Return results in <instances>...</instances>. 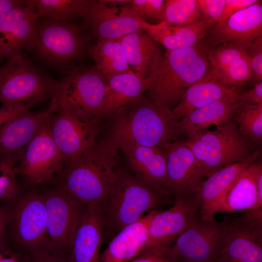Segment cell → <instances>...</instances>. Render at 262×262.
<instances>
[{
	"label": "cell",
	"instance_id": "6da1fadb",
	"mask_svg": "<svg viewBox=\"0 0 262 262\" xmlns=\"http://www.w3.org/2000/svg\"><path fill=\"white\" fill-rule=\"evenodd\" d=\"M117 150L107 138L96 142L65 166L59 176L60 189L84 205L103 207L119 172L115 162Z\"/></svg>",
	"mask_w": 262,
	"mask_h": 262
},
{
	"label": "cell",
	"instance_id": "7a4b0ae2",
	"mask_svg": "<svg viewBox=\"0 0 262 262\" xmlns=\"http://www.w3.org/2000/svg\"><path fill=\"white\" fill-rule=\"evenodd\" d=\"M115 116L107 139L118 149L131 145L162 148L181 134L170 109L143 97Z\"/></svg>",
	"mask_w": 262,
	"mask_h": 262
},
{
	"label": "cell",
	"instance_id": "3957f363",
	"mask_svg": "<svg viewBox=\"0 0 262 262\" xmlns=\"http://www.w3.org/2000/svg\"><path fill=\"white\" fill-rule=\"evenodd\" d=\"M212 71L202 44L167 50L159 56L148 77L149 99L170 109L190 86Z\"/></svg>",
	"mask_w": 262,
	"mask_h": 262
},
{
	"label": "cell",
	"instance_id": "277c9868",
	"mask_svg": "<svg viewBox=\"0 0 262 262\" xmlns=\"http://www.w3.org/2000/svg\"><path fill=\"white\" fill-rule=\"evenodd\" d=\"M106 81L95 66L74 68L55 81L49 109L52 113L65 110L79 119L99 118Z\"/></svg>",
	"mask_w": 262,
	"mask_h": 262
},
{
	"label": "cell",
	"instance_id": "5b68a950",
	"mask_svg": "<svg viewBox=\"0 0 262 262\" xmlns=\"http://www.w3.org/2000/svg\"><path fill=\"white\" fill-rule=\"evenodd\" d=\"M167 198L134 176L119 171L102 207L105 227L108 226L117 234L146 211L167 202Z\"/></svg>",
	"mask_w": 262,
	"mask_h": 262
},
{
	"label": "cell",
	"instance_id": "8992f818",
	"mask_svg": "<svg viewBox=\"0 0 262 262\" xmlns=\"http://www.w3.org/2000/svg\"><path fill=\"white\" fill-rule=\"evenodd\" d=\"M88 48L87 37L77 25L48 18L38 21L34 38L27 47L48 65L66 73Z\"/></svg>",
	"mask_w": 262,
	"mask_h": 262
},
{
	"label": "cell",
	"instance_id": "52a82bcc",
	"mask_svg": "<svg viewBox=\"0 0 262 262\" xmlns=\"http://www.w3.org/2000/svg\"><path fill=\"white\" fill-rule=\"evenodd\" d=\"M0 68V102L17 107L50 99L55 81L34 66L22 51Z\"/></svg>",
	"mask_w": 262,
	"mask_h": 262
},
{
	"label": "cell",
	"instance_id": "ba28073f",
	"mask_svg": "<svg viewBox=\"0 0 262 262\" xmlns=\"http://www.w3.org/2000/svg\"><path fill=\"white\" fill-rule=\"evenodd\" d=\"M46 210V248L67 258L86 205L59 189L43 195Z\"/></svg>",
	"mask_w": 262,
	"mask_h": 262
},
{
	"label": "cell",
	"instance_id": "9c48e42d",
	"mask_svg": "<svg viewBox=\"0 0 262 262\" xmlns=\"http://www.w3.org/2000/svg\"><path fill=\"white\" fill-rule=\"evenodd\" d=\"M131 0H89L82 16L98 41L116 39L149 26L135 13Z\"/></svg>",
	"mask_w": 262,
	"mask_h": 262
},
{
	"label": "cell",
	"instance_id": "30bf717a",
	"mask_svg": "<svg viewBox=\"0 0 262 262\" xmlns=\"http://www.w3.org/2000/svg\"><path fill=\"white\" fill-rule=\"evenodd\" d=\"M227 228V220L204 219L199 213L172 246L176 262H216Z\"/></svg>",
	"mask_w": 262,
	"mask_h": 262
},
{
	"label": "cell",
	"instance_id": "8fae6325",
	"mask_svg": "<svg viewBox=\"0 0 262 262\" xmlns=\"http://www.w3.org/2000/svg\"><path fill=\"white\" fill-rule=\"evenodd\" d=\"M216 262H262V208L246 211L227 228Z\"/></svg>",
	"mask_w": 262,
	"mask_h": 262
},
{
	"label": "cell",
	"instance_id": "7c38bea8",
	"mask_svg": "<svg viewBox=\"0 0 262 262\" xmlns=\"http://www.w3.org/2000/svg\"><path fill=\"white\" fill-rule=\"evenodd\" d=\"M48 120L29 143L15 165L16 175L38 184L51 180L66 166L65 159L50 132Z\"/></svg>",
	"mask_w": 262,
	"mask_h": 262
},
{
	"label": "cell",
	"instance_id": "4fadbf2b",
	"mask_svg": "<svg viewBox=\"0 0 262 262\" xmlns=\"http://www.w3.org/2000/svg\"><path fill=\"white\" fill-rule=\"evenodd\" d=\"M55 112L49 118V127L66 165L79 158L96 143L100 131V119L84 121L65 110Z\"/></svg>",
	"mask_w": 262,
	"mask_h": 262
},
{
	"label": "cell",
	"instance_id": "5bb4252c",
	"mask_svg": "<svg viewBox=\"0 0 262 262\" xmlns=\"http://www.w3.org/2000/svg\"><path fill=\"white\" fill-rule=\"evenodd\" d=\"M194 134L203 143L206 152L203 170L205 179L229 164L246 160L253 153L233 120L217 127L213 131H205Z\"/></svg>",
	"mask_w": 262,
	"mask_h": 262
},
{
	"label": "cell",
	"instance_id": "9a60e30c",
	"mask_svg": "<svg viewBox=\"0 0 262 262\" xmlns=\"http://www.w3.org/2000/svg\"><path fill=\"white\" fill-rule=\"evenodd\" d=\"M8 214V224L16 242L29 253L46 248L47 215L43 195L30 193L20 199Z\"/></svg>",
	"mask_w": 262,
	"mask_h": 262
},
{
	"label": "cell",
	"instance_id": "2e32d148",
	"mask_svg": "<svg viewBox=\"0 0 262 262\" xmlns=\"http://www.w3.org/2000/svg\"><path fill=\"white\" fill-rule=\"evenodd\" d=\"M162 149L166 154L169 195L174 200L194 197L205 178L191 150L182 141L166 143Z\"/></svg>",
	"mask_w": 262,
	"mask_h": 262
},
{
	"label": "cell",
	"instance_id": "e0dca14e",
	"mask_svg": "<svg viewBox=\"0 0 262 262\" xmlns=\"http://www.w3.org/2000/svg\"><path fill=\"white\" fill-rule=\"evenodd\" d=\"M262 36V6L258 2L217 22L206 37L204 46L233 43L246 50Z\"/></svg>",
	"mask_w": 262,
	"mask_h": 262
},
{
	"label": "cell",
	"instance_id": "ac0fdd59",
	"mask_svg": "<svg viewBox=\"0 0 262 262\" xmlns=\"http://www.w3.org/2000/svg\"><path fill=\"white\" fill-rule=\"evenodd\" d=\"M52 112H24L13 117L0 128V160L16 164L29 143Z\"/></svg>",
	"mask_w": 262,
	"mask_h": 262
},
{
	"label": "cell",
	"instance_id": "d6986e66",
	"mask_svg": "<svg viewBox=\"0 0 262 262\" xmlns=\"http://www.w3.org/2000/svg\"><path fill=\"white\" fill-rule=\"evenodd\" d=\"M39 18L25 2L0 15V58L27 48L34 38Z\"/></svg>",
	"mask_w": 262,
	"mask_h": 262
},
{
	"label": "cell",
	"instance_id": "ffe728a7",
	"mask_svg": "<svg viewBox=\"0 0 262 262\" xmlns=\"http://www.w3.org/2000/svg\"><path fill=\"white\" fill-rule=\"evenodd\" d=\"M174 201V205L169 209L156 210L148 224L146 249L155 246L167 245L181 233L199 213L194 197Z\"/></svg>",
	"mask_w": 262,
	"mask_h": 262
},
{
	"label": "cell",
	"instance_id": "44dd1931",
	"mask_svg": "<svg viewBox=\"0 0 262 262\" xmlns=\"http://www.w3.org/2000/svg\"><path fill=\"white\" fill-rule=\"evenodd\" d=\"M260 153L255 151L246 160L229 164L208 177L200 184L194 198L201 217L215 219L219 203L225 193L243 171L255 162Z\"/></svg>",
	"mask_w": 262,
	"mask_h": 262
},
{
	"label": "cell",
	"instance_id": "7402d4cb",
	"mask_svg": "<svg viewBox=\"0 0 262 262\" xmlns=\"http://www.w3.org/2000/svg\"><path fill=\"white\" fill-rule=\"evenodd\" d=\"M104 228L102 206L87 205L66 258L67 262H100Z\"/></svg>",
	"mask_w": 262,
	"mask_h": 262
},
{
	"label": "cell",
	"instance_id": "603a6c76",
	"mask_svg": "<svg viewBox=\"0 0 262 262\" xmlns=\"http://www.w3.org/2000/svg\"><path fill=\"white\" fill-rule=\"evenodd\" d=\"M140 181L168 197L166 172V158L164 149L156 147L131 145L120 149Z\"/></svg>",
	"mask_w": 262,
	"mask_h": 262
},
{
	"label": "cell",
	"instance_id": "cb8c5ba5",
	"mask_svg": "<svg viewBox=\"0 0 262 262\" xmlns=\"http://www.w3.org/2000/svg\"><path fill=\"white\" fill-rule=\"evenodd\" d=\"M262 208V166L255 162L242 172L221 199L217 213Z\"/></svg>",
	"mask_w": 262,
	"mask_h": 262
},
{
	"label": "cell",
	"instance_id": "d4e9b609",
	"mask_svg": "<svg viewBox=\"0 0 262 262\" xmlns=\"http://www.w3.org/2000/svg\"><path fill=\"white\" fill-rule=\"evenodd\" d=\"M240 94L236 88L220 80L213 69L206 78L190 86L179 104L171 111L179 120L196 109L219 100L238 102Z\"/></svg>",
	"mask_w": 262,
	"mask_h": 262
},
{
	"label": "cell",
	"instance_id": "484cf974",
	"mask_svg": "<svg viewBox=\"0 0 262 262\" xmlns=\"http://www.w3.org/2000/svg\"><path fill=\"white\" fill-rule=\"evenodd\" d=\"M148 78L143 79L134 73L111 78L106 82L99 118L115 116L138 100L147 90Z\"/></svg>",
	"mask_w": 262,
	"mask_h": 262
},
{
	"label": "cell",
	"instance_id": "4316f807",
	"mask_svg": "<svg viewBox=\"0 0 262 262\" xmlns=\"http://www.w3.org/2000/svg\"><path fill=\"white\" fill-rule=\"evenodd\" d=\"M156 209L120 231L100 253V262H129L145 250L148 224Z\"/></svg>",
	"mask_w": 262,
	"mask_h": 262
},
{
	"label": "cell",
	"instance_id": "83f0119b",
	"mask_svg": "<svg viewBox=\"0 0 262 262\" xmlns=\"http://www.w3.org/2000/svg\"><path fill=\"white\" fill-rule=\"evenodd\" d=\"M216 23L212 19H203L185 25L149 24L146 31L167 50H174L190 48L200 43Z\"/></svg>",
	"mask_w": 262,
	"mask_h": 262
},
{
	"label": "cell",
	"instance_id": "f1b7e54d",
	"mask_svg": "<svg viewBox=\"0 0 262 262\" xmlns=\"http://www.w3.org/2000/svg\"><path fill=\"white\" fill-rule=\"evenodd\" d=\"M117 39L131 71L139 77L147 79L162 54L158 43L144 29Z\"/></svg>",
	"mask_w": 262,
	"mask_h": 262
},
{
	"label": "cell",
	"instance_id": "f546056e",
	"mask_svg": "<svg viewBox=\"0 0 262 262\" xmlns=\"http://www.w3.org/2000/svg\"><path fill=\"white\" fill-rule=\"evenodd\" d=\"M241 101L221 99L196 109L179 121V130L187 137L205 131L210 125L217 127L232 120Z\"/></svg>",
	"mask_w": 262,
	"mask_h": 262
},
{
	"label": "cell",
	"instance_id": "4dcf8cb0",
	"mask_svg": "<svg viewBox=\"0 0 262 262\" xmlns=\"http://www.w3.org/2000/svg\"><path fill=\"white\" fill-rule=\"evenodd\" d=\"M88 50L95 62V67L106 82L118 75L133 73L117 38L97 41L89 46Z\"/></svg>",
	"mask_w": 262,
	"mask_h": 262
},
{
	"label": "cell",
	"instance_id": "1f68e13d",
	"mask_svg": "<svg viewBox=\"0 0 262 262\" xmlns=\"http://www.w3.org/2000/svg\"><path fill=\"white\" fill-rule=\"evenodd\" d=\"M88 0H27L25 4L33 8L38 17L54 20L69 21L82 17Z\"/></svg>",
	"mask_w": 262,
	"mask_h": 262
},
{
	"label": "cell",
	"instance_id": "d6a6232c",
	"mask_svg": "<svg viewBox=\"0 0 262 262\" xmlns=\"http://www.w3.org/2000/svg\"><path fill=\"white\" fill-rule=\"evenodd\" d=\"M203 20L196 0H165L160 22L165 25H188Z\"/></svg>",
	"mask_w": 262,
	"mask_h": 262
},
{
	"label": "cell",
	"instance_id": "836d02e7",
	"mask_svg": "<svg viewBox=\"0 0 262 262\" xmlns=\"http://www.w3.org/2000/svg\"><path fill=\"white\" fill-rule=\"evenodd\" d=\"M233 119L239 125L242 136L253 142L262 139V103L251 105L241 102Z\"/></svg>",
	"mask_w": 262,
	"mask_h": 262
},
{
	"label": "cell",
	"instance_id": "e575fe53",
	"mask_svg": "<svg viewBox=\"0 0 262 262\" xmlns=\"http://www.w3.org/2000/svg\"><path fill=\"white\" fill-rule=\"evenodd\" d=\"M203 46L215 74L219 73L232 62L248 55L246 49L233 43L213 47Z\"/></svg>",
	"mask_w": 262,
	"mask_h": 262
},
{
	"label": "cell",
	"instance_id": "d590c367",
	"mask_svg": "<svg viewBox=\"0 0 262 262\" xmlns=\"http://www.w3.org/2000/svg\"><path fill=\"white\" fill-rule=\"evenodd\" d=\"M216 76L226 84L236 87L248 80L252 76L249 55L230 63Z\"/></svg>",
	"mask_w": 262,
	"mask_h": 262
},
{
	"label": "cell",
	"instance_id": "8d00e7d4",
	"mask_svg": "<svg viewBox=\"0 0 262 262\" xmlns=\"http://www.w3.org/2000/svg\"><path fill=\"white\" fill-rule=\"evenodd\" d=\"M16 165L12 161L0 160V201L11 200L17 193Z\"/></svg>",
	"mask_w": 262,
	"mask_h": 262
},
{
	"label": "cell",
	"instance_id": "74e56055",
	"mask_svg": "<svg viewBox=\"0 0 262 262\" xmlns=\"http://www.w3.org/2000/svg\"><path fill=\"white\" fill-rule=\"evenodd\" d=\"M164 3L163 0H133L130 2L140 18L152 24L159 23Z\"/></svg>",
	"mask_w": 262,
	"mask_h": 262
},
{
	"label": "cell",
	"instance_id": "f35d334b",
	"mask_svg": "<svg viewBox=\"0 0 262 262\" xmlns=\"http://www.w3.org/2000/svg\"><path fill=\"white\" fill-rule=\"evenodd\" d=\"M172 246L167 245L151 246L129 262H176Z\"/></svg>",
	"mask_w": 262,
	"mask_h": 262
},
{
	"label": "cell",
	"instance_id": "ab89813d",
	"mask_svg": "<svg viewBox=\"0 0 262 262\" xmlns=\"http://www.w3.org/2000/svg\"><path fill=\"white\" fill-rule=\"evenodd\" d=\"M204 20L218 22L223 14L226 0H196Z\"/></svg>",
	"mask_w": 262,
	"mask_h": 262
},
{
	"label": "cell",
	"instance_id": "60d3db41",
	"mask_svg": "<svg viewBox=\"0 0 262 262\" xmlns=\"http://www.w3.org/2000/svg\"><path fill=\"white\" fill-rule=\"evenodd\" d=\"M250 57L252 75L256 82L262 80V36L257 37L247 50Z\"/></svg>",
	"mask_w": 262,
	"mask_h": 262
},
{
	"label": "cell",
	"instance_id": "b9f144b4",
	"mask_svg": "<svg viewBox=\"0 0 262 262\" xmlns=\"http://www.w3.org/2000/svg\"><path fill=\"white\" fill-rule=\"evenodd\" d=\"M27 262H67L66 258L58 255L48 249H39L25 253Z\"/></svg>",
	"mask_w": 262,
	"mask_h": 262
},
{
	"label": "cell",
	"instance_id": "7bdbcfd3",
	"mask_svg": "<svg viewBox=\"0 0 262 262\" xmlns=\"http://www.w3.org/2000/svg\"><path fill=\"white\" fill-rule=\"evenodd\" d=\"M38 103V102H33L17 107H8L2 105L0 108V128L13 117L24 112L30 110Z\"/></svg>",
	"mask_w": 262,
	"mask_h": 262
},
{
	"label": "cell",
	"instance_id": "ee69618b",
	"mask_svg": "<svg viewBox=\"0 0 262 262\" xmlns=\"http://www.w3.org/2000/svg\"><path fill=\"white\" fill-rule=\"evenodd\" d=\"M259 1L256 0H227L223 14L219 21L227 19L236 12L249 7Z\"/></svg>",
	"mask_w": 262,
	"mask_h": 262
},
{
	"label": "cell",
	"instance_id": "f6af8a7d",
	"mask_svg": "<svg viewBox=\"0 0 262 262\" xmlns=\"http://www.w3.org/2000/svg\"><path fill=\"white\" fill-rule=\"evenodd\" d=\"M239 101L251 105L262 103V82H256L253 88L240 94Z\"/></svg>",
	"mask_w": 262,
	"mask_h": 262
},
{
	"label": "cell",
	"instance_id": "bcb514c9",
	"mask_svg": "<svg viewBox=\"0 0 262 262\" xmlns=\"http://www.w3.org/2000/svg\"><path fill=\"white\" fill-rule=\"evenodd\" d=\"M8 224V214L7 211L0 207V245L6 244L5 234Z\"/></svg>",
	"mask_w": 262,
	"mask_h": 262
},
{
	"label": "cell",
	"instance_id": "7dc6e473",
	"mask_svg": "<svg viewBox=\"0 0 262 262\" xmlns=\"http://www.w3.org/2000/svg\"><path fill=\"white\" fill-rule=\"evenodd\" d=\"M25 0H0V15L25 4Z\"/></svg>",
	"mask_w": 262,
	"mask_h": 262
}]
</instances>
